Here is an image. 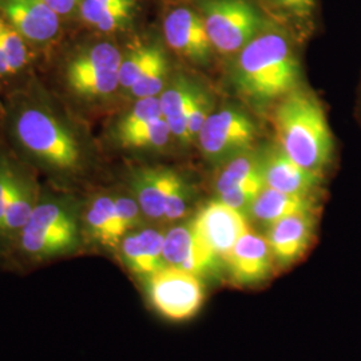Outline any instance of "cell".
<instances>
[{
  "mask_svg": "<svg viewBox=\"0 0 361 361\" xmlns=\"http://www.w3.org/2000/svg\"><path fill=\"white\" fill-rule=\"evenodd\" d=\"M257 137L252 118L240 109L224 107L213 111L200 130L197 141L202 154L213 162H226L250 150Z\"/></svg>",
  "mask_w": 361,
  "mask_h": 361,
  "instance_id": "obj_7",
  "label": "cell"
},
{
  "mask_svg": "<svg viewBox=\"0 0 361 361\" xmlns=\"http://www.w3.org/2000/svg\"><path fill=\"white\" fill-rule=\"evenodd\" d=\"M116 1H137V0H116Z\"/></svg>",
  "mask_w": 361,
  "mask_h": 361,
  "instance_id": "obj_36",
  "label": "cell"
},
{
  "mask_svg": "<svg viewBox=\"0 0 361 361\" xmlns=\"http://www.w3.org/2000/svg\"><path fill=\"white\" fill-rule=\"evenodd\" d=\"M13 135L27 153L59 173H75L82 165V149L75 134L50 111L28 106L13 121Z\"/></svg>",
  "mask_w": 361,
  "mask_h": 361,
  "instance_id": "obj_3",
  "label": "cell"
},
{
  "mask_svg": "<svg viewBox=\"0 0 361 361\" xmlns=\"http://www.w3.org/2000/svg\"><path fill=\"white\" fill-rule=\"evenodd\" d=\"M214 51L234 55L271 25L257 0H194Z\"/></svg>",
  "mask_w": 361,
  "mask_h": 361,
  "instance_id": "obj_5",
  "label": "cell"
},
{
  "mask_svg": "<svg viewBox=\"0 0 361 361\" xmlns=\"http://www.w3.org/2000/svg\"><path fill=\"white\" fill-rule=\"evenodd\" d=\"M320 209L300 212L273 222L267 228V240L276 265L290 267L310 249L319 222Z\"/></svg>",
  "mask_w": 361,
  "mask_h": 361,
  "instance_id": "obj_11",
  "label": "cell"
},
{
  "mask_svg": "<svg viewBox=\"0 0 361 361\" xmlns=\"http://www.w3.org/2000/svg\"><path fill=\"white\" fill-rule=\"evenodd\" d=\"M164 257L168 267L193 273L202 280L219 279L224 271V261L202 240L192 219L165 232Z\"/></svg>",
  "mask_w": 361,
  "mask_h": 361,
  "instance_id": "obj_9",
  "label": "cell"
},
{
  "mask_svg": "<svg viewBox=\"0 0 361 361\" xmlns=\"http://www.w3.org/2000/svg\"><path fill=\"white\" fill-rule=\"evenodd\" d=\"M213 111H214V101L210 97V94L201 87L198 95L194 99L193 106L190 109L189 118H188V135L190 142L197 140L200 130L204 126L205 121Z\"/></svg>",
  "mask_w": 361,
  "mask_h": 361,
  "instance_id": "obj_31",
  "label": "cell"
},
{
  "mask_svg": "<svg viewBox=\"0 0 361 361\" xmlns=\"http://www.w3.org/2000/svg\"><path fill=\"white\" fill-rule=\"evenodd\" d=\"M162 116L159 97L141 98L122 116L116 125L114 135H122L134 130L141 129Z\"/></svg>",
  "mask_w": 361,
  "mask_h": 361,
  "instance_id": "obj_29",
  "label": "cell"
},
{
  "mask_svg": "<svg viewBox=\"0 0 361 361\" xmlns=\"http://www.w3.org/2000/svg\"><path fill=\"white\" fill-rule=\"evenodd\" d=\"M46 4H49L55 13L61 18L71 16L73 13H78L79 6L82 0H43Z\"/></svg>",
  "mask_w": 361,
  "mask_h": 361,
  "instance_id": "obj_33",
  "label": "cell"
},
{
  "mask_svg": "<svg viewBox=\"0 0 361 361\" xmlns=\"http://www.w3.org/2000/svg\"><path fill=\"white\" fill-rule=\"evenodd\" d=\"M253 180H264L262 157L261 153H256L250 149L226 161L216 178L214 190L219 195L235 186Z\"/></svg>",
  "mask_w": 361,
  "mask_h": 361,
  "instance_id": "obj_24",
  "label": "cell"
},
{
  "mask_svg": "<svg viewBox=\"0 0 361 361\" xmlns=\"http://www.w3.org/2000/svg\"><path fill=\"white\" fill-rule=\"evenodd\" d=\"M300 63L288 28L271 22L241 51L233 67L237 91L253 104L281 99L296 90Z\"/></svg>",
  "mask_w": 361,
  "mask_h": 361,
  "instance_id": "obj_1",
  "label": "cell"
},
{
  "mask_svg": "<svg viewBox=\"0 0 361 361\" xmlns=\"http://www.w3.org/2000/svg\"><path fill=\"white\" fill-rule=\"evenodd\" d=\"M200 90L201 87L193 80L180 75L168 83L159 95L162 116L168 122L173 137L180 142L190 143L188 135V118Z\"/></svg>",
  "mask_w": 361,
  "mask_h": 361,
  "instance_id": "obj_19",
  "label": "cell"
},
{
  "mask_svg": "<svg viewBox=\"0 0 361 361\" xmlns=\"http://www.w3.org/2000/svg\"><path fill=\"white\" fill-rule=\"evenodd\" d=\"M159 47L154 42L137 40L130 46L129 50L122 56L119 66V89L129 92L130 89L142 75L143 70L153 59L157 49Z\"/></svg>",
  "mask_w": 361,
  "mask_h": 361,
  "instance_id": "obj_27",
  "label": "cell"
},
{
  "mask_svg": "<svg viewBox=\"0 0 361 361\" xmlns=\"http://www.w3.org/2000/svg\"><path fill=\"white\" fill-rule=\"evenodd\" d=\"M279 146L297 165L326 177L335 164L336 142L324 104L312 91L296 90L281 98L273 111Z\"/></svg>",
  "mask_w": 361,
  "mask_h": 361,
  "instance_id": "obj_2",
  "label": "cell"
},
{
  "mask_svg": "<svg viewBox=\"0 0 361 361\" xmlns=\"http://www.w3.org/2000/svg\"><path fill=\"white\" fill-rule=\"evenodd\" d=\"M168 56L164 49L159 46L150 63L143 70L142 75L130 89L129 94L135 99L159 97L161 92L168 86Z\"/></svg>",
  "mask_w": 361,
  "mask_h": 361,
  "instance_id": "obj_26",
  "label": "cell"
},
{
  "mask_svg": "<svg viewBox=\"0 0 361 361\" xmlns=\"http://www.w3.org/2000/svg\"><path fill=\"white\" fill-rule=\"evenodd\" d=\"M261 157L265 186L284 193H322L325 178L297 165L279 143L268 147Z\"/></svg>",
  "mask_w": 361,
  "mask_h": 361,
  "instance_id": "obj_15",
  "label": "cell"
},
{
  "mask_svg": "<svg viewBox=\"0 0 361 361\" xmlns=\"http://www.w3.org/2000/svg\"><path fill=\"white\" fill-rule=\"evenodd\" d=\"M274 258L265 235L247 229L224 257V271L234 286H258L274 271Z\"/></svg>",
  "mask_w": 361,
  "mask_h": 361,
  "instance_id": "obj_10",
  "label": "cell"
},
{
  "mask_svg": "<svg viewBox=\"0 0 361 361\" xmlns=\"http://www.w3.org/2000/svg\"><path fill=\"white\" fill-rule=\"evenodd\" d=\"M123 54L110 42H99L75 52L66 66V80L119 71Z\"/></svg>",
  "mask_w": 361,
  "mask_h": 361,
  "instance_id": "obj_22",
  "label": "cell"
},
{
  "mask_svg": "<svg viewBox=\"0 0 361 361\" xmlns=\"http://www.w3.org/2000/svg\"><path fill=\"white\" fill-rule=\"evenodd\" d=\"M162 31L171 51L197 65H207L214 51L194 0L170 1L164 13Z\"/></svg>",
  "mask_w": 361,
  "mask_h": 361,
  "instance_id": "obj_8",
  "label": "cell"
},
{
  "mask_svg": "<svg viewBox=\"0 0 361 361\" xmlns=\"http://www.w3.org/2000/svg\"><path fill=\"white\" fill-rule=\"evenodd\" d=\"M182 177L168 168L138 169L131 174L130 193L137 200L145 219L164 224L166 202Z\"/></svg>",
  "mask_w": 361,
  "mask_h": 361,
  "instance_id": "obj_16",
  "label": "cell"
},
{
  "mask_svg": "<svg viewBox=\"0 0 361 361\" xmlns=\"http://www.w3.org/2000/svg\"><path fill=\"white\" fill-rule=\"evenodd\" d=\"M138 1L82 0L78 15L83 23L102 34H113L131 25Z\"/></svg>",
  "mask_w": 361,
  "mask_h": 361,
  "instance_id": "obj_20",
  "label": "cell"
},
{
  "mask_svg": "<svg viewBox=\"0 0 361 361\" xmlns=\"http://www.w3.org/2000/svg\"><path fill=\"white\" fill-rule=\"evenodd\" d=\"M10 74H13V71L8 66V62L4 56V54L0 50V77H6V75H10Z\"/></svg>",
  "mask_w": 361,
  "mask_h": 361,
  "instance_id": "obj_34",
  "label": "cell"
},
{
  "mask_svg": "<svg viewBox=\"0 0 361 361\" xmlns=\"http://www.w3.org/2000/svg\"><path fill=\"white\" fill-rule=\"evenodd\" d=\"M322 193L292 194L274 190L265 186L253 201L247 212V217L264 226L284 219L286 216L322 209Z\"/></svg>",
  "mask_w": 361,
  "mask_h": 361,
  "instance_id": "obj_18",
  "label": "cell"
},
{
  "mask_svg": "<svg viewBox=\"0 0 361 361\" xmlns=\"http://www.w3.org/2000/svg\"><path fill=\"white\" fill-rule=\"evenodd\" d=\"M173 137L168 122L164 116L153 121L141 129L116 137V142L125 149L133 150H162Z\"/></svg>",
  "mask_w": 361,
  "mask_h": 361,
  "instance_id": "obj_25",
  "label": "cell"
},
{
  "mask_svg": "<svg viewBox=\"0 0 361 361\" xmlns=\"http://www.w3.org/2000/svg\"><path fill=\"white\" fill-rule=\"evenodd\" d=\"M70 90L82 98L98 99L113 95L119 89V71L67 80Z\"/></svg>",
  "mask_w": 361,
  "mask_h": 361,
  "instance_id": "obj_30",
  "label": "cell"
},
{
  "mask_svg": "<svg viewBox=\"0 0 361 361\" xmlns=\"http://www.w3.org/2000/svg\"><path fill=\"white\" fill-rule=\"evenodd\" d=\"M357 111H359V116H360V119H361V83H360V91H359V109H357Z\"/></svg>",
  "mask_w": 361,
  "mask_h": 361,
  "instance_id": "obj_35",
  "label": "cell"
},
{
  "mask_svg": "<svg viewBox=\"0 0 361 361\" xmlns=\"http://www.w3.org/2000/svg\"><path fill=\"white\" fill-rule=\"evenodd\" d=\"M38 202L35 183L27 177L19 176L10 204L0 219V244L16 243Z\"/></svg>",
  "mask_w": 361,
  "mask_h": 361,
  "instance_id": "obj_21",
  "label": "cell"
},
{
  "mask_svg": "<svg viewBox=\"0 0 361 361\" xmlns=\"http://www.w3.org/2000/svg\"><path fill=\"white\" fill-rule=\"evenodd\" d=\"M82 233L91 244L116 250L128 233L119 219L114 194H98L91 198L82 217Z\"/></svg>",
  "mask_w": 361,
  "mask_h": 361,
  "instance_id": "obj_17",
  "label": "cell"
},
{
  "mask_svg": "<svg viewBox=\"0 0 361 361\" xmlns=\"http://www.w3.org/2000/svg\"><path fill=\"white\" fill-rule=\"evenodd\" d=\"M142 286L150 307L171 322L192 319L205 301L202 279L168 265L142 281Z\"/></svg>",
  "mask_w": 361,
  "mask_h": 361,
  "instance_id": "obj_6",
  "label": "cell"
},
{
  "mask_svg": "<svg viewBox=\"0 0 361 361\" xmlns=\"http://www.w3.org/2000/svg\"><path fill=\"white\" fill-rule=\"evenodd\" d=\"M19 176L8 161L0 159V219L10 204Z\"/></svg>",
  "mask_w": 361,
  "mask_h": 361,
  "instance_id": "obj_32",
  "label": "cell"
},
{
  "mask_svg": "<svg viewBox=\"0 0 361 361\" xmlns=\"http://www.w3.org/2000/svg\"><path fill=\"white\" fill-rule=\"evenodd\" d=\"M273 22L290 30L310 31L319 15V0H257Z\"/></svg>",
  "mask_w": 361,
  "mask_h": 361,
  "instance_id": "obj_23",
  "label": "cell"
},
{
  "mask_svg": "<svg viewBox=\"0 0 361 361\" xmlns=\"http://www.w3.org/2000/svg\"><path fill=\"white\" fill-rule=\"evenodd\" d=\"M192 219L202 240L222 261L237 240L249 229L244 213L219 200L207 202Z\"/></svg>",
  "mask_w": 361,
  "mask_h": 361,
  "instance_id": "obj_12",
  "label": "cell"
},
{
  "mask_svg": "<svg viewBox=\"0 0 361 361\" xmlns=\"http://www.w3.org/2000/svg\"><path fill=\"white\" fill-rule=\"evenodd\" d=\"M0 50L13 73L20 71L30 61L27 40L0 13Z\"/></svg>",
  "mask_w": 361,
  "mask_h": 361,
  "instance_id": "obj_28",
  "label": "cell"
},
{
  "mask_svg": "<svg viewBox=\"0 0 361 361\" xmlns=\"http://www.w3.org/2000/svg\"><path fill=\"white\" fill-rule=\"evenodd\" d=\"M165 232L155 226H141L128 233L116 253L122 265L141 283L166 267L164 257Z\"/></svg>",
  "mask_w": 361,
  "mask_h": 361,
  "instance_id": "obj_14",
  "label": "cell"
},
{
  "mask_svg": "<svg viewBox=\"0 0 361 361\" xmlns=\"http://www.w3.org/2000/svg\"><path fill=\"white\" fill-rule=\"evenodd\" d=\"M0 13L27 43L47 44L61 32V16L43 0H0Z\"/></svg>",
  "mask_w": 361,
  "mask_h": 361,
  "instance_id": "obj_13",
  "label": "cell"
},
{
  "mask_svg": "<svg viewBox=\"0 0 361 361\" xmlns=\"http://www.w3.org/2000/svg\"><path fill=\"white\" fill-rule=\"evenodd\" d=\"M80 235V219L70 202L39 200L16 244L28 259L44 262L75 252Z\"/></svg>",
  "mask_w": 361,
  "mask_h": 361,
  "instance_id": "obj_4",
  "label": "cell"
}]
</instances>
